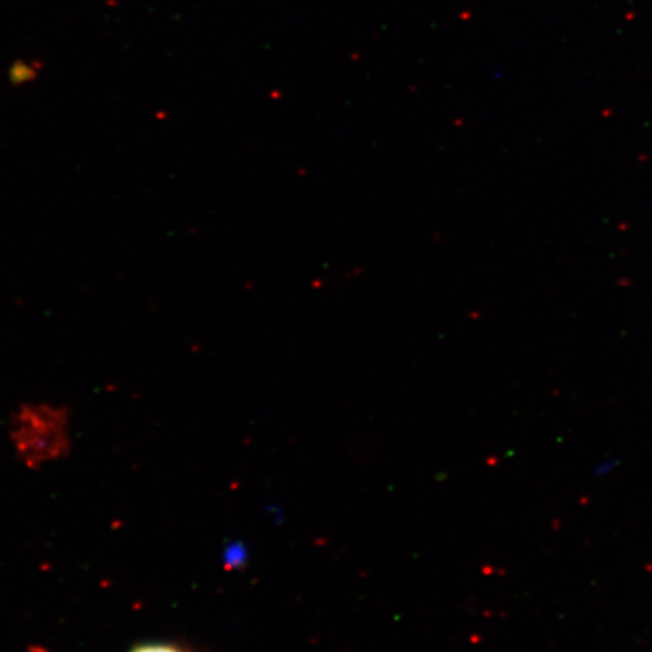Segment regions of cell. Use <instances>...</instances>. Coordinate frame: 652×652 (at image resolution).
I'll use <instances>...</instances> for the list:
<instances>
[{"mask_svg": "<svg viewBox=\"0 0 652 652\" xmlns=\"http://www.w3.org/2000/svg\"><path fill=\"white\" fill-rule=\"evenodd\" d=\"M130 652H189L175 643H140Z\"/></svg>", "mask_w": 652, "mask_h": 652, "instance_id": "1", "label": "cell"}]
</instances>
